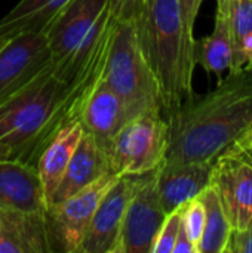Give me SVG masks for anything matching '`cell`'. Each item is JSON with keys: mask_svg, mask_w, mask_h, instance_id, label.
<instances>
[{"mask_svg": "<svg viewBox=\"0 0 252 253\" xmlns=\"http://www.w3.org/2000/svg\"><path fill=\"white\" fill-rule=\"evenodd\" d=\"M165 119L163 163L215 162L252 126V68L229 71L214 90L193 93Z\"/></svg>", "mask_w": 252, "mask_h": 253, "instance_id": "obj_1", "label": "cell"}, {"mask_svg": "<svg viewBox=\"0 0 252 253\" xmlns=\"http://www.w3.org/2000/svg\"><path fill=\"white\" fill-rule=\"evenodd\" d=\"M107 53L108 49L71 82L61 80L50 67L13 98L0 104V145L7 150L10 159L36 166L58 130L77 122L83 92L104 70Z\"/></svg>", "mask_w": 252, "mask_h": 253, "instance_id": "obj_2", "label": "cell"}, {"mask_svg": "<svg viewBox=\"0 0 252 253\" xmlns=\"http://www.w3.org/2000/svg\"><path fill=\"white\" fill-rule=\"evenodd\" d=\"M135 28L141 50L160 86L163 116L193 92L195 61L189 53L178 0H143Z\"/></svg>", "mask_w": 252, "mask_h": 253, "instance_id": "obj_3", "label": "cell"}, {"mask_svg": "<svg viewBox=\"0 0 252 253\" xmlns=\"http://www.w3.org/2000/svg\"><path fill=\"white\" fill-rule=\"evenodd\" d=\"M104 79L123 101L129 120L146 113L163 114L160 86L141 50L134 21H116Z\"/></svg>", "mask_w": 252, "mask_h": 253, "instance_id": "obj_4", "label": "cell"}, {"mask_svg": "<svg viewBox=\"0 0 252 253\" xmlns=\"http://www.w3.org/2000/svg\"><path fill=\"white\" fill-rule=\"evenodd\" d=\"M168 148V122L162 113L131 119L108 142L110 172L116 176L143 175L160 168Z\"/></svg>", "mask_w": 252, "mask_h": 253, "instance_id": "obj_5", "label": "cell"}, {"mask_svg": "<svg viewBox=\"0 0 252 253\" xmlns=\"http://www.w3.org/2000/svg\"><path fill=\"white\" fill-rule=\"evenodd\" d=\"M119 176L107 173L76 194L48 205L45 211L52 252L79 253L91 219Z\"/></svg>", "mask_w": 252, "mask_h": 253, "instance_id": "obj_6", "label": "cell"}, {"mask_svg": "<svg viewBox=\"0 0 252 253\" xmlns=\"http://www.w3.org/2000/svg\"><path fill=\"white\" fill-rule=\"evenodd\" d=\"M157 169L135 175V188L125 212L117 253H151L157 231L168 215L156 187Z\"/></svg>", "mask_w": 252, "mask_h": 253, "instance_id": "obj_7", "label": "cell"}, {"mask_svg": "<svg viewBox=\"0 0 252 253\" xmlns=\"http://www.w3.org/2000/svg\"><path fill=\"white\" fill-rule=\"evenodd\" d=\"M52 67V55L42 31L10 37L0 50V104L13 98Z\"/></svg>", "mask_w": 252, "mask_h": 253, "instance_id": "obj_8", "label": "cell"}, {"mask_svg": "<svg viewBox=\"0 0 252 253\" xmlns=\"http://www.w3.org/2000/svg\"><path fill=\"white\" fill-rule=\"evenodd\" d=\"M233 231H242L252 216V159L247 151L229 148L214 162L212 179Z\"/></svg>", "mask_w": 252, "mask_h": 253, "instance_id": "obj_9", "label": "cell"}, {"mask_svg": "<svg viewBox=\"0 0 252 253\" xmlns=\"http://www.w3.org/2000/svg\"><path fill=\"white\" fill-rule=\"evenodd\" d=\"M111 0H67L42 31L52 55V67L65 61L86 37Z\"/></svg>", "mask_w": 252, "mask_h": 253, "instance_id": "obj_10", "label": "cell"}, {"mask_svg": "<svg viewBox=\"0 0 252 253\" xmlns=\"http://www.w3.org/2000/svg\"><path fill=\"white\" fill-rule=\"evenodd\" d=\"M135 188V175L119 176L101 199L79 253H117L122 224Z\"/></svg>", "mask_w": 252, "mask_h": 253, "instance_id": "obj_11", "label": "cell"}, {"mask_svg": "<svg viewBox=\"0 0 252 253\" xmlns=\"http://www.w3.org/2000/svg\"><path fill=\"white\" fill-rule=\"evenodd\" d=\"M77 122L82 125L83 132L92 135L104 148L129 122L123 101L104 79V70L85 89Z\"/></svg>", "mask_w": 252, "mask_h": 253, "instance_id": "obj_12", "label": "cell"}, {"mask_svg": "<svg viewBox=\"0 0 252 253\" xmlns=\"http://www.w3.org/2000/svg\"><path fill=\"white\" fill-rule=\"evenodd\" d=\"M214 162H190L166 165L157 169L156 187L166 213L198 197L212 179Z\"/></svg>", "mask_w": 252, "mask_h": 253, "instance_id": "obj_13", "label": "cell"}, {"mask_svg": "<svg viewBox=\"0 0 252 253\" xmlns=\"http://www.w3.org/2000/svg\"><path fill=\"white\" fill-rule=\"evenodd\" d=\"M46 206L37 168L16 159L0 160V209L45 212Z\"/></svg>", "mask_w": 252, "mask_h": 253, "instance_id": "obj_14", "label": "cell"}, {"mask_svg": "<svg viewBox=\"0 0 252 253\" xmlns=\"http://www.w3.org/2000/svg\"><path fill=\"white\" fill-rule=\"evenodd\" d=\"M107 173L111 172L105 148L92 135L83 132L49 205L76 194Z\"/></svg>", "mask_w": 252, "mask_h": 253, "instance_id": "obj_15", "label": "cell"}, {"mask_svg": "<svg viewBox=\"0 0 252 253\" xmlns=\"http://www.w3.org/2000/svg\"><path fill=\"white\" fill-rule=\"evenodd\" d=\"M45 212L0 209V253H50Z\"/></svg>", "mask_w": 252, "mask_h": 253, "instance_id": "obj_16", "label": "cell"}, {"mask_svg": "<svg viewBox=\"0 0 252 253\" xmlns=\"http://www.w3.org/2000/svg\"><path fill=\"white\" fill-rule=\"evenodd\" d=\"M82 135V125L79 122H71L62 126L42 151L36 168L43 185L46 205H49Z\"/></svg>", "mask_w": 252, "mask_h": 253, "instance_id": "obj_17", "label": "cell"}, {"mask_svg": "<svg viewBox=\"0 0 252 253\" xmlns=\"http://www.w3.org/2000/svg\"><path fill=\"white\" fill-rule=\"evenodd\" d=\"M233 56V44L229 28L227 7H217L214 30L209 36L196 40L193 49L195 64L201 65L206 73L218 76V80L224 71L230 70Z\"/></svg>", "mask_w": 252, "mask_h": 253, "instance_id": "obj_18", "label": "cell"}, {"mask_svg": "<svg viewBox=\"0 0 252 253\" xmlns=\"http://www.w3.org/2000/svg\"><path fill=\"white\" fill-rule=\"evenodd\" d=\"M65 3L67 0H19L9 13L0 18V39H10L28 31H43Z\"/></svg>", "mask_w": 252, "mask_h": 253, "instance_id": "obj_19", "label": "cell"}, {"mask_svg": "<svg viewBox=\"0 0 252 253\" xmlns=\"http://www.w3.org/2000/svg\"><path fill=\"white\" fill-rule=\"evenodd\" d=\"M199 197L205 206V227L196 253H226L233 230L214 185L209 184Z\"/></svg>", "mask_w": 252, "mask_h": 253, "instance_id": "obj_20", "label": "cell"}, {"mask_svg": "<svg viewBox=\"0 0 252 253\" xmlns=\"http://www.w3.org/2000/svg\"><path fill=\"white\" fill-rule=\"evenodd\" d=\"M229 28L233 49L252 31V0H229Z\"/></svg>", "mask_w": 252, "mask_h": 253, "instance_id": "obj_21", "label": "cell"}, {"mask_svg": "<svg viewBox=\"0 0 252 253\" xmlns=\"http://www.w3.org/2000/svg\"><path fill=\"white\" fill-rule=\"evenodd\" d=\"M181 212V227L184 228L186 234L189 236L190 242L193 243L195 249H198L199 240L203 233L205 227V206L201 197H195L184 203L180 208Z\"/></svg>", "mask_w": 252, "mask_h": 253, "instance_id": "obj_22", "label": "cell"}, {"mask_svg": "<svg viewBox=\"0 0 252 253\" xmlns=\"http://www.w3.org/2000/svg\"><path fill=\"white\" fill-rule=\"evenodd\" d=\"M180 227H181V212L178 208L165 216L157 231V236L154 239L151 253H172Z\"/></svg>", "mask_w": 252, "mask_h": 253, "instance_id": "obj_23", "label": "cell"}, {"mask_svg": "<svg viewBox=\"0 0 252 253\" xmlns=\"http://www.w3.org/2000/svg\"><path fill=\"white\" fill-rule=\"evenodd\" d=\"M203 0H178L180 10H181V18L184 24V33H186V42H187V49L190 56L193 58V49H195V24L196 18L201 9ZM195 61V59H193Z\"/></svg>", "mask_w": 252, "mask_h": 253, "instance_id": "obj_24", "label": "cell"}, {"mask_svg": "<svg viewBox=\"0 0 252 253\" xmlns=\"http://www.w3.org/2000/svg\"><path fill=\"white\" fill-rule=\"evenodd\" d=\"M226 253H252V216L242 231H232Z\"/></svg>", "mask_w": 252, "mask_h": 253, "instance_id": "obj_25", "label": "cell"}, {"mask_svg": "<svg viewBox=\"0 0 252 253\" xmlns=\"http://www.w3.org/2000/svg\"><path fill=\"white\" fill-rule=\"evenodd\" d=\"M143 0H111L110 7L111 13L117 21H135Z\"/></svg>", "mask_w": 252, "mask_h": 253, "instance_id": "obj_26", "label": "cell"}, {"mask_svg": "<svg viewBox=\"0 0 252 253\" xmlns=\"http://www.w3.org/2000/svg\"><path fill=\"white\" fill-rule=\"evenodd\" d=\"M172 253H196V249H195L193 243L190 242V239L186 234L183 227H180V231H178V236H177Z\"/></svg>", "mask_w": 252, "mask_h": 253, "instance_id": "obj_27", "label": "cell"}, {"mask_svg": "<svg viewBox=\"0 0 252 253\" xmlns=\"http://www.w3.org/2000/svg\"><path fill=\"white\" fill-rule=\"evenodd\" d=\"M233 150H241V151H245V150H250L252 148V126L230 147Z\"/></svg>", "mask_w": 252, "mask_h": 253, "instance_id": "obj_28", "label": "cell"}, {"mask_svg": "<svg viewBox=\"0 0 252 253\" xmlns=\"http://www.w3.org/2000/svg\"><path fill=\"white\" fill-rule=\"evenodd\" d=\"M3 159H10V157H9L7 150L3 145H0V160H3Z\"/></svg>", "mask_w": 252, "mask_h": 253, "instance_id": "obj_29", "label": "cell"}, {"mask_svg": "<svg viewBox=\"0 0 252 253\" xmlns=\"http://www.w3.org/2000/svg\"><path fill=\"white\" fill-rule=\"evenodd\" d=\"M215 1H217V7H220V9L227 7V4H229V0H215Z\"/></svg>", "mask_w": 252, "mask_h": 253, "instance_id": "obj_30", "label": "cell"}, {"mask_svg": "<svg viewBox=\"0 0 252 253\" xmlns=\"http://www.w3.org/2000/svg\"><path fill=\"white\" fill-rule=\"evenodd\" d=\"M7 40H9L7 37H1V39H0V50H1V47L7 43Z\"/></svg>", "mask_w": 252, "mask_h": 253, "instance_id": "obj_31", "label": "cell"}, {"mask_svg": "<svg viewBox=\"0 0 252 253\" xmlns=\"http://www.w3.org/2000/svg\"><path fill=\"white\" fill-rule=\"evenodd\" d=\"M245 151H247V153L250 154V157H251V159H252V148H250V150H245Z\"/></svg>", "mask_w": 252, "mask_h": 253, "instance_id": "obj_32", "label": "cell"}, {"mask_svg": "<svg viewBox=\"0 0 252 253\" xmlns=\"http://www.w3.org/2000/svg\"><path fill=\"white\" fill-rule=\"evenodd\" d=\"M251 68H252V65H251Z\"/></svg>", "mask_w": 252, "mask_h": 253, "instance_id": "obj_33", "label": "cell"}]
</instances>
